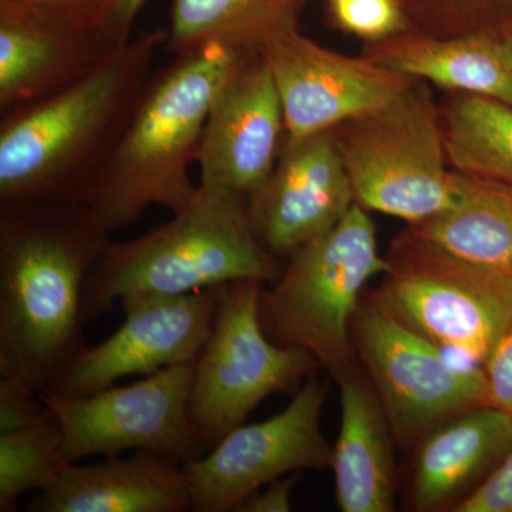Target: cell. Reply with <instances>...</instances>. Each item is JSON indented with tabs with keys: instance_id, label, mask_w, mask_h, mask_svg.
I'll return each instance as SVG.
<instances>
[{
	"instance_id": "obj_23",
	"label": "cell",
	"mask_w": 512,
	"mask_h": 512,
	"mask_svg": "<svg viewBox=\"0 0 512 512\" xmlns=\"http://www.w3.org/2000/svg\"><path fill=\"white\" fill-rule=\"evenodd\" d=\"M440 119L451 170L512 190V106L451 92Z\"/></svg>"
},
{
	"instance_id": "obj_31",
	"label": "cell",
	"mask_w": 512,
	"mask_h": 512,
	"mask_svg": "<svg viewBox=\"0 0 512 512\" xmlns=\"http://www.w3.org/2000/svg\"><path fill=\"white\" fill-rule=\"evenodd\" d=\"M296 477L278 478L251 495L235 512H289Z\"/></svg>"
},
{
	"instance_id": "obj_9",
	"label": "cell",
	"mask_w": 512,
	"mask_h": 512,
	"mask_svg": "<svg viewBox=\"0 0 512 512\" xmlns=\"http://www.w3.org/2000/svg\"><path fill=\"white\" fill-rule=\"evenodd\" d=\"M350 333L400 447L413 450L444 421L488 404L484 366L451 359L447 350L384 311L369 292Z\"/></svg>"
},
{
	"instance_id": "obj_19",
	"label": "cell",
	"mask_w": 512,
	"mask_h": 512,
	"mask_svg": "<svg viewBox=\"0 0 512 512\" xmlns=\"http://www.w3.org/2000/svg\"><path fill=\"white\" fill-rule=\"evenodd\" d=\"M338 384L342 417L330 466L336 503L342 512H392L397 466L389 420L362 366Z\"/></svg>"
},
{
	"instance_id": "obj_22",
	"label": "cell",
	"mask_w": 512,
	"mask_h": 512,
	"mask_svg": "<svg viewBox=\"0 0 512 512\" xmlns=\"http://www.w3.org/2000/svg\"><path fill=\"white\" fill-rule=\"evenodd\" d=\"M457 175V204L407 227L461 258L512 275V190L474 175Z\"/></svg>"
},
{
	"instance_id": "obj_27",
	"label": "cell",
	"mask_w": 512,
	"mask_h": 512,
	"mask_svg": "<svg viewBox=\"0 0 512 512\" xmlns=\"http://www.w3.org/2000/svg\"><path fill=\"white\" fill-rule=\"evenodd\" d=\"M67 25L83 29H106L117 0H16Z\"/></svg>"
},
{
	"instance_id": "obj_29",
	"label": "cell",
	"mask_w": 512,
	"mask_h": 512,
	"mask_svg": "<svg viewBox=\"0 0 512 512\" xmlns=\"http://www.w3.org/2000/svg\"><path fill=\"white\" fill-rule=\"evenodd\" d=\"M488 404L512 420V325L484 363Z\"/></svg>"
},
{
	"instance_id": "obj_5",
	"label": "cell",
	"mask_w": 512,
	"mask_h": 512,
	"mask_svg": "<svg viewBox=\"0 0 512 512\" xmlns=\"http://www.w3.org/2000/svg\"><path fill=\"white\" fill-rule=\"evenodd\" d=\"M387 269L369 211L353 204L335 228L285 259L271 289L262 288V328L276 345L311 352L339 382L360 366L350 328L367 282Z\"/></svg>"
},
{
	"instance_id": "obj_6",
	"label": "cell",
	"mask_w": 512,
	"mask_h": 512,
	"mask_svg": "<svg viewBox=\"0 0 512 512\" xmlns=\"http://www.w3.org/2000/svg\"><path fill=\"white\" fill-rule=\"evenodd\" d=\"M373 301L407 328L484 366L512 325V275L461 258L407 227L384 255Z\"/></svg>"
},
{
	"instance_id": "obj_14",
	"label": "cell",
	"mask_w": 512,
	"mask_h": 512,
	"mask_svg": "<svg viewBox=\"0 0 512 512\" xmlns=\"http://www.w3.org/2000/svg\"><path fill=\"white\" fill-rule=\"evenodd\" d=\"M284 107L286 140L338 127L396 100L412 83L365 56L340 55L301 30L262 50Z\"/></svg>"
},
{
	"instance_id": "obj_16",
	"label": "cell",
	"mask_w": 512,
	"mask_h": 512,
	"mask_svg": "<svg viewBox=\"0 0 512 512\" xmlns=\"http://www.w3.org/2000/svg\"><path fill=\"white\" fill-rule=\"evenodd\" d=\"M120 47L109 30L76 28L0 0V113L69 89Z\"/></svg>"
},
{
	"instance_id": "obj_33",
	"label": "cell",
	"mask_w": 512,
	"mask_h": 512,
	"mask_svg": "<svg viewBox=\"0 0 512 512\" xmlns=\"http://www.w3.org/2000/svg\"><path fill=\"white\" fill-rule=\"evenodd\" d=\"M498 45H500L501 52L510 64L512 69V32L505 33V35L497 37Z\"/></svg>"
},
{
	"instance_id": "obj_32",
	"label": "cell",
	"mask_w": 512,
	"mask_h": 512,
	"mask_svg": "<svg viewBox=\"0 0 512 512\" xmlns=\"http://www.w3.org/2000/svg\"><path fill=\"white\" fill-rule=\"evenodd\" d=\"M147 0H117L116 9L111 16L110 33L120 46L126 45L131 39V29L140 10Z\"/></svg>"
},
{
	"instance_id": "obj_8",
	"label": "cell",
	"mask_w": 512,
	"mask_h": 512,
	"mask_svg": "<svg viewBox=\"0 0 512 512\" xmlns=\"http://www.w3.org/2000/svg\"><path fill=\"white\" fill-rule=\"evenodd\" d=\"M262 288L256 279L221 286L210 336L195 360L188 413L207 451L266 397L295 396L320 367L308 350L268 338L258 311Z\"/></svg>"
},
{
	"instance_id": "obj_2",
	"label": "cell",
	"mask_w": 512,
	"mask_h": 512,
	"mask_svg": "<svg viewBox=\"0 0 512 512\" xmlns=\"http://www.w3.org/2000/svg\"><path fill=\"white\" fill-rule=\"evenodd\" d=\"M167 36V29L144 30L69 89L0 113V204H90Z\"/></svg>"
},
{
	"instance_id": "obj_28",
	"label": "cell",
	"mask_w": 512,
	"mask_h": 512,
	"mask_svg": "<svg viewBox=\"0 0 512 512\" xmlns=\"http://www.w3.org/2000/svg\"><path fill=\"white\" fill-rule=\"evenodd\" d=\"M18 383L0 380V434L28 429L46 416V404Z\"/></svg>"
},
{
	"instance_id": "obj_26",
	"label": "cell",
	"mask_w": 512,
	"mask_h": 512,
	"mask_svg": "<svg viewBox=\"0 0 512 512\" xmlns=\"http://www.w3.org/2000/svg\"><path fill=\"white\" fill-rule=\"evenodd\" d=\"M336 28L367 42H379L412 29L399 0H329Z\"/></svg>"
},
{
	"instance_id": "obj_4",
	"label": "cell",
	"mask_w": 512,
	"mask_h": 512,
	"mask_svg": "<svg viewBox=\"0 0 512 512\" xmlns=\"http://www.w3.org/2000/svg\"><path fill=\"white\" fill-rule=\"evenodd\" d=\"M173 220L130 241L110 242L84 284L87 319L131 296L184 295L229 282H275L285 261L255 238L248 198L214 185Z\"/></svg>"
},
{
	"instance_id": "obj_3",
	"label": "cell",
	"mask_w": 512,
	"mask_h": 512,
	"mask_svg": "<svg viewBox=\"0 0 512 512\" xmlns=\"http://www.w3.org/2000/svg\"><path fill=\"white\" fill-rule=\"evenodd\" d=\"M234 55L231 47L208 43L153 73L89 204L107 232L136 224L151 205L177 214L195 200L190 165Z\"/></svg>"
},
{
	"instance_id": "obj_18",
	"label": "cell",
	"mask_w": 512,
	"mask_h": 512,
	"mask_svg": "<svg viewBox=\"0 0 512 512\" xmlns=\"http://www.w3.org/2000/svg\"><path fill=\"white\" fill-rule=\"evenodd\" d=\"M184 466L153 451L109 456L101 463L66 464L37 491L29 512H184L191 510Z\"/></svg>"
},
{
	"instance_id": "obj_13",
	"label": "cell",
	"mask_w": 512,
	"mask_h": 512,
	"mask_svg": "<svg viewBox=\"0 0 512 512\" xmlns=\"http://www.w3.org/2000/svg\"><path fill=\"white\" fill-rule=\"evenodd\" d=\"M286 136L281 96L264 55L235 50L212 96L197 163L201 183L248 198L274 171Z\"/></svg>"
},
{
	"instance_id": "obj_20",
	"label": "cell",
	"mask_w": 512,
	"mask_h": 512,
	"mask_svg": "<svg viewBox=\"0 0 512 512\" xmlns=\"http://www.w3.org/2000/svg\"><path fill=\"white\" fill-rule=\"evenodd\" d=\"M362 55L448 92L488 97L512 106V69L495 37H437L412 28L365 43Z\"/></svg>"
},
{
	"instance_id": "obj_30",
	"label": "cell",
	"mask_w": 512,
	"mask_h": 512,
	"mask_svg": "<svg viewBox=\"0 0 512 512\" xmlns=\"http://www.w3.org/2000/svg\"><path fill=\"white\" fill-rule=\"evenodd\" d=\"M454 512H512V451Z\"/></svg>"
},
{
	"instance_id": "obj_7",
	"label": "cell",
	"mask_w": 512,
	"mask_h": 512,
	"mask_svg": "<svg viewBox=\"0 0 512 512\" xmlns=\"http://www.w3.org/2000/svg\"><path fill=\"white\" fill-rule=\"evenodd\" d=\"M355 204L407 225L436 217L460 200L444 146L440 104L413 79L396 100L335 127Z\"/></svg>"
},
{
	"instance_id": "obj_25",
	"label": "cell",
	"mask_w": 512,
	"mask_h": 512,
	"mask_svg": "<svg viewBox=\"0 0 512 512\" xmlns=\"http://www.w3.org/2000/svg\"><path fill=\"white\" fill-rule=\"evenodd\" d=\"M413 29L437 37L512 32V0H399Z\"/></svg>"
},
{
	"instance_id": "obj_10",
	"label": "cell",
	"mask_w": 512,
	"mask_h": 512,
	"mask_svg": "<svg viewBox=\"0 0 512 512\" xmlns=\"http://www.w3.org/2000/svg\"><path fill=\"white\" fill-rule=\"evenodd\" d=\"M194 375L195 360L87 396H37L59 420L69 464L90 456L147 450L184 466L207 453L188 413Z\"/></svg>"
},
{
	"instance_id": "obj_24",
	"label": "cell",
	"mask_w": 512,
	"mask_h": 512,
	"mask_svg": "<svg viewBox=\"0 0 512 512\" xmlns=\"http://www.w3.org/2000/svg\"><path fill=\"white\" fill-rule=\"evenodd\" d=\"M66 464L62 427L50 410L28 429L0 434V511H18L22 495L45 490Z\"/></svg>"
},
{
	"instance_id": "obj_12",
	"label": "cell",
	"mask_w": 512,
	"mask_h": 512,
	"mask_svg": "<svg viewBox=\"0 0 512 512\" xmlns=\"http://www.w3.org/2000/svg\"><path fill=\"white\" fill-rule=\"evenodd\" d=\"M221 286L184 295L121 299L123 325L100 345L84 349L43 392L87 396L123 377L150 376L165 367L194 362L210 336Z\"/></svg>"
},
{
	"instance_id": "obj_11",
	"label": "cell",
	"mask_w": 512,
	"mask_h": 512,
	"mask_svg": "<svg viewBox=\"0 0 512 512\" xmlns=\"http://www.w3.org/2000/svg\"><path fill=\"white\" fill-rule=\"evenodd\" d=\"M328 392V380L313 375L281 413L235 427L204 456L184 464L191 511L235 512L285 474L330 468L333 447L320 430Z\"/></svg>"
},
{
	"instance_id": "obj_21",
	"label": "cell",
	"mask_w": 512,
	"mask_h": 512,
	"mask_svg": "<svg viewBox=\"0 0 512 512\" xmlns=\"http://www.w3.org/2000/svg\"><path fill=\"white\" fill-rule=\"evenodd\" d=\"M306 0H174L168 52L180 55L208 43L262 52L299 32Z\"/></svg>"
},
{
	"instance_id": "obj_1",
	"label": "cell",
	"mask_w": 512,
	"mask_h": 512,
	"mask_svg": "<svg viewBox=\"0 0 512 512\" xmlns=\"http://www.w3.org/2000/svg\"><path fill=\"white\" fill-rule=\"evenodd\" d=\"M90 205L0 204V375L43 392L84 349V284L110 244Z\"/></svg>"
},
{
	"instance_id": "obj_17",
	"label": "cell",
	"mask_w": 512,
	"mask_h": 512,
	"mask_svg": "<svg viewBox=\"0 0 512 512\" xmlns=\"http://www.w3.org/2000/svg\"><path fill=\"white\" fill-rule=\"evenodd\" d=\"M414 450L407 503L416 512L453 511L512 451V420L490 404L451 417Z\"/></svg>"
},
{
	"instance_id": "obj_15",
	"label": "cell",
	"mask_w": 512,
	"mask_h": 512,
	"mask_svg": "<svg viewBox=\"0 0 512 512\" xmlns=\"http://www.w3.org/2000/svg\"><path fill=\"white\" fill-rule=\"evenodd\" d=\"M355 204L335 128L284 141L266 183L248 200V218L259 244L285 261L322 237Z\"/></svg>"
}]
</instances>
